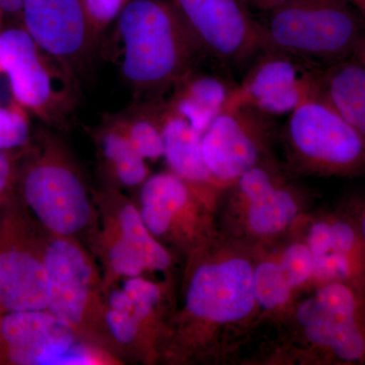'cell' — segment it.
<instances>
[{
  "mask_svg": "<svg viewBox=\"0 0 365 365\" xmlns=\"http://www.w3.org/2000/svg\"><path fill=\"white\" fill-rule=\"evenodd\" d=\"M353 4L365 16V0H347Z\"/></svg>",
  "mask_w": 365,
  "mask_h": 365,
  "instance_id": "32",
  "label": "cell"
},
{
  "mask_svg": "<svg viewBox=\"0 0 365 365\" xmlns=\"http://www.w3.org/2000/svg\"><path fill=\"white\" fill-rule=\"evenodd\" d=\"M352 205L351 212L349 215L352 216L353 220L356 222L357 227H359L365 242V197L356 199Z\"/></svg>",
  "mask_w": 365,
  "mask_h": 365,
  "instance_id": "29",
  "label": "cell"
},
{
  "mask_svg": "<svg viewBox=\"0 0 365 365\" xmlns=\"http://www.w3.org/2000/svg\"><path fill=\"white\" fill-rule=\"evenodd\" d=\"M275 157L245 173L227 190L244 240L268 242L299 220L302 197Z\"/></svg>",
  "mask_w": 365,
  "mask_h": 365,
  "instance_id": "11",
  "label": "cell"
},
{
  "mask_svg": "<svg viewBox=\"0 0 365 365\" xmlns=\"http://www.w3.org/2000/svg\"><path fill=\"white\" fill-rule=\"evenodd\" d=\"M322 97L365 143V63L356 55L326 66Z\"/></svg>",
  "mask_w": 365,
  "mask_h": 365,
  "instance_id": "21",
  "label": "cell"
},
{
  "mask_svg": "<svg viewBox=\"0 0 365 365\" xmlns=\"http://www.w3.org/2000/svg\"><path fill=\"white\" fill-rule=\"evenodd\" d=\"M290 177H365V143L323 97L289 113L279 131Z\"/></svg>",
  "mask_w": 365,
  "mask_h": 365,
  "instance_id": "4",
  "label": "cell"
},
{
  "mask_svg": "<svg viewBox=\"0 0 365 365\" xmlns=\"http://www.w3.org/2000/svg\"><path fill=\"white\" fill-rule=\"evenodd\" d=\"M201 138V132L167 106L163 125V158L170 172L194 186L223 192L225 189L215 181L204 160Z\"/></svg>",
  "mask_w": 365,
  "mask_h": 365,
  "instance_id": "20",
  "label": "cell"
},
{
  "mask_svg": "<svg viewBox=\"0 0 365 365\" xmlns=\"http://www.w3.org/2000/svg\"><path fill=\"white\" fill-rule=\"evenodd\" d=\"M0 74L14 102L53 128L68 125L78 104V79L43 51L23 26L0 33Z\"/></svg>",
  "mask_w": 365,
  "mask_h": 365,
  "instance_id": "5",
  "label": "cell"
},
{
  "mask_svg": "<svg viewBox=\"0 0 365 365\" xmlns=\"http://www.w3.org/2000/svg\"><path fill=\"white\" fill-rule=\"evenodd\" d=\"M18 150H0V199L11 189L16 176Z\"/></svg>",
  "mask_w": 365,
  "mask_h": 365,
  "instance_id": "28",
  "label": "cell"
},
{
  "mask_svg": "<svg viewBox=\"0 0 365 365\" xmlns=\"http://www.w3.org/2000/svg\"><path fill=\"white\" fill-rule=\"evenodd\" d=\"M50 302L45 244L11 242L0 249V307L11 312L42 311Z\"/></svg>",
  "mask_w": 365,
  "mask_h": 365,
  "instance_id": "18",
  "label": "cell"
},
{
  "mask_svg": "<svg viewBox=\"0 0 365 365\" xmlns=\"http://www.w3.org/2000/svg\"><path fill=\"white\" fill-rule=\"evenodd\" d=\"M81 340L71 326L48 309L11 312L0 319V342L11 364L56 365Z\"/></svg>",
  "mask_w": 365,
  "mask_h": 365,
  "instance_id": "16",
  "label": "cell"
},
{
  "mask_svg": "<svg viewBox=\"0 0 365 365\" xmlns=\"http://www.w3.org/2000/svg\"><path fill=\"white\" fill-rule=\"evenodd\" d=\"M165 110V98L158 97L112 115L134 150L145 160L163 158V125Z\"/></svg>",
  "mask_w": 365,
  "mask_h": 365,
  "instance_id": "23",
  "label": "cell"
},
{
  "mask_svg": "<svg viewBox=\"0 0 365 365\" xmlns=\"http://www.w3.org/2000/svg\"><path fill=\"white\" fill-rule=\"evenodd\" d=\"M6 14H4V11H2L1 7H0V33L4 30V18H6Z\"/></svg>",
  "mask_w": 365,
  "mask_h": 365,
  "instance_id": "34",
  "label": "cell"
},
{
  "mask_svg": "<svg viewBox=\"0 0 365 365\" xmlns=\"http://www.w3.org/2000/svg\"><path fill=\"white\" fill-rule=\"evenodd\" d=\"M96 135L105 170L115 182L137 187L150 177L145 160L134 150L112 115L104 117Z\"/></svg>",
  "mask_w": 365,
  "mask_h": 365,
  "instance_id": "22",
  "label": "cell"
},
{
  "mask_svg": "<svg viewBox=\"0 0 365 365\" xmlns=\"http://www.w3.org/2000/svg\"><path fill=\"white\" fill-rule=\"evenodd\" d=\"M292 327L317 361L365 364V292L344 283L321 285L295 307Z\"/></svg>",
  "mask_w": 365,
  "mask_h": 365,
  "instance_id": "7",
  "label": "cell"
},
{
  "mask_svg": "<svg viewBox=\"0 0 365 365\" xmlns=\"http://www.w3.org/2000/svg\"><path fill=\"white\" fill-rule=\"evenodd\" d=\"M253 287L257 306L266 313L283 311L294 290L279 262L270 258L255 260Z\"/></svg>",
  "mask_w": 365,
  "mask_h": 365,
  "instance_id": "24",
  "label": "cell"
},
{
  "mask_svg": "<svg viewBox=\"0 0 365 365\" xmlns=\"http://www.w3.org/2000/svg\"><path fill=\"white\" fill-rule=\"evenodd\" d=\"M30 114L18 103L0 105V150H24L32 140Z\"/></svg>",
  "mask_w": 365,
  "mask_h": 365,
  "instance_id": "25",
  "label": "cell"
},
{
  "mask_svg": "<svg viewBox=\"0 0 365 365\" xmlns=\"http://www.w3.org/2000/svg\"><path fill=\"white\" fill-rule=\"evenodd\" d=\"M129 1L130 0H85L91 23L100 35L113 21L117 20Z\"/></svg>",
  "mask_w": 365,
  "mask_h": 365,
  "instance_id": "27",
  "label": "cell"
},
{
  "mask_svg": "<svg viewBox=\"0 0 365 365\" xmlns=\"http://www.w3.org/2000/svg\"><path fill=\"white\" fill-rule=\"evenodd\" d=\"M24 1L25 0H0V7L6 16H21Z\"/></svg>",
  "mask_w": 365,
  "mask_h": 365,
  "instance_id": "31",
  "label": "cell"
},
{
  "mask_svg": "<svg viewBox=\"0 0 365 365\" xmlns=\"http://www.w3.org/2000/svg\"><path fill=\"white\" fill-rule=\"evenodd\" d=\"M255 59L242 83L230 93L225 109L249 106L278 116L322 97L326 66L275 51H262Z\"/></svg>",
  "mask_w": 365,
  "mask_h": 365,
  "instance_id": "12",
  "label": "cell"
},
{
  "mask_svg": "<svg viewBox=\"0 0 365 365\" xmlns=\"http://www.w3.org/2000/svg\"><path fill=\"white\" fill-rule=\"evenodd\" d=\"M354 55H356V56L359 57L360 60H362L365 63V43L359 48V51L355 53Z\"/></svg>",
  "mask_w": 365,
  "mask_h": 365,
  "instance_id": "33",
  "label": "cell"
},
{
  "mask_svg": "<svg viewBox=\"0 0 365 365\" xmlns=\"http://www.w3.org/2000/svg\"><path fill=\"white\" fill-rule=\"evenodd\" d=\"M278 262L294 289L304 287L313 279V256L306 242H294L288 245Z\"/></svg>",
  "mask_w": 365,
  "mask_h": 365,
  "instance_id": "26",
  "label": "cell"
},
{
  "mask_svg": "<svg viewBox=\"0 0 365 365\" xmlns=\"http://www.w3.org/2000/svg\"><path fill=\"white\" fill-rule=\"evenodd\" d=\"M220 193L194 186L170 170L160 173L141 185L139 213L158 241L189 254L217 235L213 205Z\"/></svg>",
  "mask_w": 365,
  "mask_h": 365,
  "instance_id": "9",
  "label": "cell"
},
{
  "mask_svg": "<svg viewBox=\"0 0 365 365\" xmlns=\"http://www.w3.org/2000/svg\"><path fill=\"white\" fill-rule=\"evenodd\" d=\"M235 86L218 76L192 69L170 88L172 93L165 102L170 112L203 134L213 120L225 111Z\"/></svg>",
  "mask_w": 365,
  "mask_h": 365,
  "instance_id": "19",
  "label": "cell"
},
{
  "mask_svg": "<svg viewBox=\"0 0 365 365\" xmlns=\"http://www.w3.org/2000/svg\"><path fill=\"white\" fill-rule=\"evenodd\" d=\"M279 138L274 116L249 106L228 108L202 134L204 160L215 181L227 189L245 173L274 158Z\"/></svg>",
  "mask_w": 365,
  "mask_h": 365,
  "instance_id": "10",
  "label": "cell"
},
{
  "mask_svg": "<svg viewBox=\"0 0 365 365\" xmlns=\"http://www.w3.org/2000/svg\"><path fill=\"white\" fill-rule=\"evenodd\" d=\"M21 23L43 51L76 79L90 66L97 50V32L85 0H25Z\"/></svg>",
  "mask_w": 365,
  "mask_h": 365,
  "instance_id": "14",
  "label": "cell"
},
{
  "mask_svg": "<svg viewBox=\"0 0 365 365\" xmlns=\"http://www.w3.org/2000/svg\"><path fill=\"white\" fill-rule=\"evenodd\" d=\"M118 205L112 217L108 218L102 237L106 288L119 278L165 271L172 264L169 251L144 225L135 204L119 198Z\"/></svg>",
  "mask_w": 365,
  "mask_h": 365,
  "instance_id": "15",
  "label": "cell"
},
{
  "mask_svg": "<svg viewBox=\"0 0 365 365\" xmlns=\"http://www.w3.org/2000/svg\"><path fill=\"white\" fill-rule=\"evenodd\" d=\"M264 14L262 51L328 66L365 43V16L347 0H292Z\"/></svg>",
  "mask_w": 365,
  "mask_h": 365,
  "instance_id": "3",
  "label": "cell"
},
{
  "mask_svg": "<svg viewBox=\"0 0 365 365\" xmlns=\"http://www.w3.org/2000/svg\"><path fill=\"white\" fill-rule=\"evenodd\" d=\"M246 1L256 7L259 11L266 13V11H271V9H276V7L287 4L292 0H246Z\"/></svg>",
  "mask_w": 365,
  "mask_h": 365,
  "instance_id": "30",
  "label": "cell"
},
{
  "mask_svg": "<svg viewBox=\"0 0 365 365\" xmlns=\"http://www.w3.org/2000/svg\"><path fill=\"white\" fill-rule=\"evenodd\" d=\"M163 304L162 285L141 276L126 278L123 287L106 294V325L115 344L148 351L145 338L150 335L163 343L153 332L158 329Z\"/></svg>",
  "mask_w": 365,
  "mask_h": 365,
  "instance_id": "17",
  "label": "cell"
},
{
  "mask_svg": "<svg viewBox=\"0 0 365 365\" xmlns=\"http://www.w3.org/2000/svg\"><path fill=\"white\" fill-rule=\"evenodd\" d=\"M246 242L216 235L189 253L182 307L165 352L189 360L222 352L260 313L255 299V257Z\"/></svg>",
  "mask_w": 365,
  "mask_h": 365,
  "instance_id": "1",
  "label": "cell"
},
{
  "mask_svg": "<svg viewBox=\"0 0 365 365\" xmlns=\"http://www.w3.org/2000/svg\"><path fill=\"white\" fill-rule=\"evenodd\" d=\"M116 36L122 78L150 98L163 97L203 54L172 0H130Z\"/></svg>",
  "mask_w": 365,
  "mask_h": 365,
  "instance_id": "2",
  "label": "cell"
},
{
  "mask_svg": "<svg viewBox=\"0 0 365 365\" xmlns=\"http://www.w3.org/2000/svg\"><path fill=\"white\" fill-rule=\"evenodd\" d=\"M21 173L26 204L50 235L74 237L93 220V207L81 173L61 141L48 131Z\"/></svg>",
  "mask_w": 365,
  "mask_h": 365,
  "instance_id": "6",
  "label": "cell"
},
{
  "mask_svg": "<svg viewBox=\"0 0 365 365\" xmlns=\"http://www.w3.org/2000/svg\"><path fill=\"white\" fill-rule=\"evenodd\" d=\"M203 54L239 66L262 52L261 26L246 0H172Z\"/></svg>",
  "mask_w": 365,
  "mask_h": 365,
  "instance_id": "13",
  "label": "cell"
},
{
  "mask_svg": "<svg viewBox=\"0 0 365 365\" xmlns=\"http://www.w3.org/2000/svg\"><path fill=\"white\" fill-rule=\"evenodd\" d=\"M51 237L45 244L50 279L47 309L71 326L81 339L98 345L103 331L109 333L104 280L88 252L73 237Z\"/></svg>",
  "mask_w": 365,
  "mask_h": 365,
  "instance_id": "8",
  "label": "cell"
}]
</instances>
